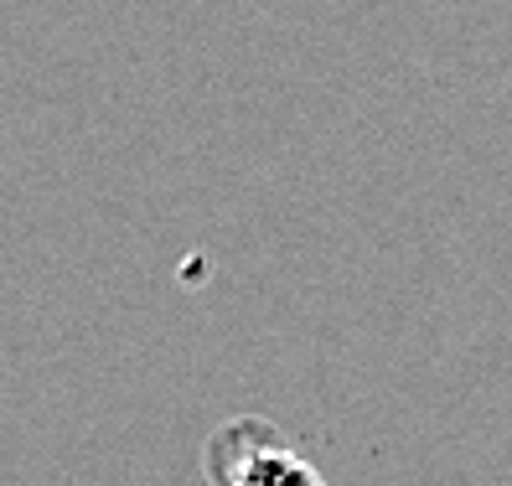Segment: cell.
<instances>
[{
  "instance_id": "6da1fadb",
  "label": "cell",
  "mask_w": 512,
  "mask_h": 486,
  "mask_svg": "<svg viewBox=\"0 0 512 486\" xmlns=\"http://www.w3.org/2000/svg\"><path fill=\"white\" fill-rule=\"evenodd\" d=\"M202 466L213 486H326V476L269 419L218 424L207 435Z\"/></svg>"
}]
</instances>
